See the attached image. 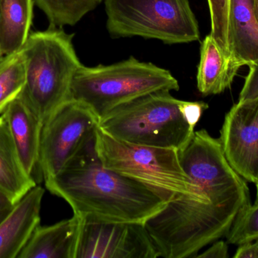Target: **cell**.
Returning a JSON list of instances; mask_svg holds the SVG:
<instances>
[{
  "mask_svg": "<svg viewBox=\"0 0 258 258\" xmlns=\"http://www.w3.org/2000/svg\"><path fill=\"white\" fill-rule=\"evenodd\" d=\"M181 103L170 91L146 94L110 111L99 120L98 128L128 143L179 151L195 132L183 117Z\"/></svg>",
  "mask_w": 258,
  "mask_h": 258,
  "instance_id": "3957f363",
  "label": "cell"
},
{
  "mask_svg": "<svg viewBox=\"0 0 258 258\" xmlns=\"http://www.w3.org/2000/svg\"><path fill=\"white\" fill-rule=\"evenodd\" d=\"M34 0H2L0 51L6 56L17 53L30 35Z\"/></svg>",
  "mask_w": 258,
  "mask_h": 258,
  "instance_id": "9a60e30c",
  "label": "cell"
},
{
  "mask_svg": "<svg viewBox=\"0 0 258 258\" xmlns=\"http://www.w3.org/2000/svg\"><path fill=\"white\" fill-rule=\"evenodd\" d=\"M226 237L227 242L238 245L258 239V202L239 214Z\"/></svg>",
  "mask_w": 258,
  "mask_h": 258,
  "instance_id": "ac0fdd59",
  "label": "cell"
},
{
  "mask_svg": "<svg viewBox=\"0 0 258 258\" xmlns=\"http://www.w3.org/2000/svg\"><path fill=\"white\" fill-rule=\"evenodd\" d=\"M256 189H257V195H256L255 202H258V183L255 185Z\"/></svg>",
  "mask_w": 258,
  "mask_h": 258,
  "instance_id": "484cf974",
  "label": "cell"
},
{
  "mask_svg": "<svg viewBox=\"0 0 258 258\" xmlns=\"http://www.w3.org/2000/svg\"><path fill=\"white\" fill-rule=\"evenodd\" d=\"M168 70L134 57L110 65H82L71 83V99L86 105L99 120L131 100L158 91H177Z\"/></svg>",
  "mask_w": 258,
  "mask_h": 258,
  "instance_id": "277c9868",
  "label": "cell"
},
{
  "mask_svg": "<svg viewBox=\"0 0 258 258\" xmlns=\"http://www.w3.org/2000/svg\"><path fill=\"white\" fill-rule=\"evenodd\" d=\"M74 35L60 27L30 33L19 50L26 65V83L18 98L42 123L71 99V88L82 66L73 45Z\"/></svg>",
  "mask_w": 258,
  "mask_h": 258,
  "instance_id": "7a4b0ae2",
  "label": "cell"
},
{
  "mask_svg": "<svg viewBox=\"0 0 258 258\" xmlns=\"http://www.w3.org/2000/svg\"><path fill=\"white\" fill-rule=\"evenodd\" d=\"M107 29L113 38L141 36L166 44L200 39L189 0H104Z\"/></svg>",
  "mask_w": 258,
  "mask_h": 258,
  "instance_id": "5b68a950",
  "label": "cell"
},
{
  "mask_svg": "<svg viewBox=\"0 0 258 258\" xmlns=\"http://www.w3.org/2000/svg\"><path fill=\"white\" fill-rule=\"evenodd\" d=\"M234 58L226 56L212 35L206 36L201 45L197 72V87L204 95H217L230 87L242 68Z\"/></svg>",
  "mask_w": 258,
  "mask_h": 258,
  "instance_id": "7c38bea8",
  "label": "cell"
},
{
  "mask_svg": "<svg viewBox=\"0 0 258 258\" xmlns=\"http://www.w3.org/2000/svg\"><path fill=\"white\" fill-rule=\"evenodd\" d=\"M253 3H254V15L258 21V0H253Z\"/></svg>",
  "mask_w": 258,
  "mask_h": 258,
  "instance_id": "d4e9b609",
  "label": "cell"
},
{
  "mask_svg": "<svg viewBox=\"0 0 258 258\" xmlns=\"http://www.w3.org/2000/svg\"><path fill=\"white\" fill-rule=\"evenodd\" d=\"M209 109V105L204 101H182L181 109L183 117L188 124L195 129L203 115V112Z\"/></svg>",
  "mask_w": 258,
  "mask_h": 258,
  "instance_id": "44dd1931",
  "label": "cell"
},
{
  "mask_svg": "<svg viewBox=\"0 0 258 258\" xmlns=\"http://www.w3.org/2000/svg\"><path fill=\"white\" fill-rule=\"evenodd\" d=\"M228 39L232 56L242 66L258 62V21L253 0H230Z\"/></svg>",
  "mask_w": 258,
  "mask_h": 258,
  "instance_id": "4fadbf2b",
  "label": "cell"
},
{
  "mask_svg": "<svg viewBox=\"0 0 258 258\" xmlns=\"http://www.w3.org/2000/svg\"><path fill=\"white\" fill-rule=\"evenodd\" d=\"M159 257L144 224L81 220L75 258Z\"/></svg>",
  "mask_w": 258,
  "mask_h": 258,
  "instance_id": "52a82bcc",
  "label": "cell"
},
{
  "mask_svg": "<svg viewBox=\"0 0 258 258\" xmlns=\"http://www.w3.org/2000/svg\"><path fill=\"white\" fill-rule=\"evenodd\" d=\"M36 182L26 171L17 151L7 121L0 116V191L17 204Z\"/></svg>",
  "mask_w": 258,
  "mask_h": 258,
  "instance_id": "5bb4252c",
  "label": "cell"
},
{
  "mask_svg": "<svg viewBox=\"0 0 258 258\" xmlns=\"http://www.w3.org/2000/svg\"><path fill=\"white\" fill-rule=\"evenodd\" d=\"M103 0H34L51 27L74 26Z\"/></svg>",
  "mask_w": 258,
  "mask_h": 258,
  "instance_id": "2e32d148",
  "label": "cell"
},
{
  "mask_svg": "<svg viewBox=\"0 0 258 258\" xmlns=\"http://www.w3.org/2000/svg\"><path fill=\"white\" fill-rule=\"evenodd\" d=\"M3 58H4V56H3V53L0 51V62L3 61Z\"/></svg>",
  "mask_w": 258,
  "mask_h": 258,
  "instance_id": "4316f807",
  "label": "cell"
},
{
  "mask_svg": "<svg viewBox=\"0 0 258 258\" xmlns=\"http://www.w3.org/2000/svg\"><path fill=\"white\" fill-rule=\"evenodd\" d=\"M81 219L68 220L36 227L18 258H75Z\"/></svg>",
  "mask_w": 258,
  "mask_h": 258,
  "instance_id": "8fae6325",
  "label": "cell"
},
{
  "mask_svg": "<svg viewBox=\"0 0 258 258\" xmlns=\"http://www.w3.org/2000/svg\"><path fill=\"white\" fill-rule=\"evenodd\" d=\"M99 118L89 107L70 99L43 123L38 169L44 180L55 176L95 133Z\"/></svg>",
  "mask_w": 258,
  "mask_h": 258,
  "instance_id": "8992f818",
  "label": "cell"
},
{
  "mask_svg": "<svg viewBox=\"0 0 258 258\" xmlns=\"http://www.w3.org/2000/svg\"><path fill=\"white\" fill-rule=\"evenodd\" d=\"M211 15L210 34L225 53L232 57L228 39L230 0H208Z\"/></svg>",
  "mask_w": 258,
  "mask_h": 258,
  "instance_id": "d6986e66",
  "label": "cell"
},
{
  "mask_svg": "<svg viewBox=\"0 0 258 258\" xmlns=\"http://www.w3.org/2000/svg\"><path fill=\"white\" fill-rule=\"evenodd\" d=\"M234 258H258V239L239 245Z\"/></svg>",
  "mask_w": 258,
  "mask_h": 258,
  "instance_id": "603a6c76",
  "label": "cell"
},
{
  "mask_svg": "<svg viewBox=\"0 0 258 258\" xmlns=\"http://www.w3.org/2000/svg\"><path fill=\"white\" fill-rule=\"evenodd\" d=\"M45 189L36 186L29 191L0 224V258H16L40 225Z\"/></svg>",
  "mask_w": 258,
  "mask_h": 258,
  "instance_id": "9c48e42d",
  "label": "cell"
},
{
  "mask_svg": "<svg viewBox=\"0 0 258 258\" xmlns=\"http://www.w3.org/2000/svg\"><path fill=\"white\" fill-rule=\"evenodd\" d=\"M213 245L202 254H198L196 257L201 258H227L228 245L224 241H216Z\"/></svg>",
  "mask_w": 258,
  "mask_h": 258,
  "instance_id": "7402d4cb",
  "label": "cell"
},
{
  "mask_svg": "<svg viewBox=\"0 0 258 258\" xmlns=\"http://www.w3.org/2000/svg\"><path fill=\"white\" fill-rule=\"evenodd\" d=\"M1 3H2V0H0V12H1Z\"/></svg>",
  "mask_w": 258,
  "mask_h": 258,
  "instance_id": "83f0119b",
  "label": "cell"
},
{
  "mask_svg": "<svg viewBox=\"0 0 258 258\" xmlns=\"http://www.w3.org/2000/svg\"><path fill=\"white\" fill-rule=\"evenodd\" d=\"M25 61L21 51L4 56L0 62V115L18 98L26 83Z\"/></svg>",
  "mask_w": 258,
  "mask_h": 258,
  "instance_id": "e0dca14e",
  "label": "cell"
},
{
  "mask_svg": "<svg viewBox=\"0 0 258 258\" xmlns=\"http://www.w3.org/2000/svg\"><path fill=\"white\" fill-rule=\"evenodd\" d=\"M3 115L7 121L21 163L26 171L33 177L39 165L43 123L18 98L8 106Z\"/></svg>",
  "mask_w": 258,
  "mask_h": 258,
  "instance_id": "30bf717a",
  "label": "cell"
},
{
  "mask_svg": "<svg viewBox=\"0 0 258 258\" xmlns=\"http://www.w3.org/2000/svg\"><path fill=\"white\" fill-rule=\"evenodd\" d=\"M15 205V203L6 194L0 191V224L12 212Z\"/></svg>",
  "mask_w": 258,
  "mask_h": 258,
  "instance_id": "cb8c5ba5",
  "label": "cell"
},
{
  "mask_svg": "<svg viewBox=\"0 0 258 258\" xmlns=\"http://www.w3.org/2000/svg\"><path fill=\"white\" fill-rule=\"evenodd\" d=\"M249 73L239 94V101H247L258 98V62L249 65Z\"/></svg>",
  "mask_w": 258,
  "mask_h": 258,
  "instance_id": "ffe728a7",
  "label": "cell"
},
{
  "mask_svg": "<svg viewBox=\"0 0 258 258\" xmlns=\"http://www.w3.org/2000/svg\"><path fill=\"white\" fill-rule=\"evenodd\" d=\"M232 168L246 181L258 183V98L239 101L224 118L219 138Z\"/></svg>",
  "mask_w": 258,
  "mask_h": 258,
  "instance_id": "ba28073f",
  "label": "cell"
},
{
  "mask_svg": "<svg viewBox=\"0 0 258 258\" xmlns=\"http://www.w3.org/2000/svg\"><path fill=\"white\" fill-rule=\"evenodd\" d=\"M95 144L96 131L55 176L45 180V187L83 221L145 224L168 200L156 189L105 168Z\"/></svg>",
  "mask_w": 258,
  "mask_h": 258,
  "instance_id": "6da1fadb",
  "label": "cell"
}]
</instances>
